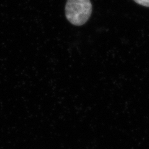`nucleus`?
Segmentation results:
<instances>
[{
    "mask_svg": "<svg viewBox=\"0 0 149 149\" xmlns=\"http://www.w3.org/2000/svg\"><path fill=\"white\" fill-rule=\"evenodd\" d=\"M92 13L90 0H67L65 16L72 24L80 26L88 21Z\"/></svg>",
    "mask_w": 149,
    "mask_h": 149,
    "instance_id": "1",
    "label": "nucleus"
},
{
    "mask_svg": "<svg viewBox=\"0 0 149 149\" xmlns=\"http://www.w3.org/2000/svg\"><path fill=\"white\" fill-rule=\"evenodd\" d=\"M134 1L141 6L149 7V0H134Z\"/></svg>",
    "mask_w": 149,
    "mask_h": 149,
    "instance_id": "2",
    "label": "nucleus"
}]
</instances>
